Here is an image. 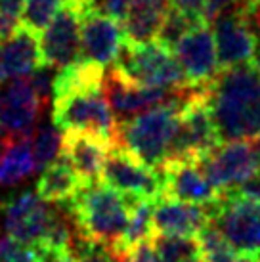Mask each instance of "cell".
I'll list each match as a JSON object with an SVG mask.
<instances>
[{
	"mask_svg": "<svg viewBox=\"0 0 260 262\" xmlns=\"http://www.w3.org/2000/svg\"><path fill=\"white\" fill-rule=\"evenodd\" d=\"M4 80H6V79H4V73H2V69H0V82H4Z\"/></svg>",
	"mask_w": 260,
	"mask_h": 262,
	"instance_id": "obj_38",
	"label": "cell"
},
{
	"mask_svg": "<svg viewBox=\"0 0 260 262\" xmlns=\"http://www.w3.org/2000/svg\"><path fill=\"white\" fill-rule=\"evenodd\" d=\"M52 211V203L40 199L36 191H23L4 205V230L14 239L36 245L46 233Z\"/></svg>",
	"mask_w": 260,
	"mask_h": 262,
	"instance_id": "obj_13",
	"label": "cell"
},
{
	"mask_svg": "<svg viewBox=\"0 0 260 262\" xmlns=\"http://www.w3.org/2000/svg\"><path fill=\"white\" fill-rule=\"evenodd\" d=\"M42 63L38 35L27 27L19 25L10 37L0 40V69L4 79L29 77Z\"/></svg>",
	"mask_w": 260,
	"mask_h": 262,
	"instance_id": "obj_18",
	"label": "cell"
},
{
	"mask_svg": "<svg viewBox=\"0 0 260 262\" xmlns=\"http://www.w3.org/2000/svg\"><path fill=\"white\" fill-rule=\"evenodd\" d=\"M209 27L210 25L207 23L195 25L172 46L174 56L180 63L188 86L201 90L209 86L222 71L218 63L214 35Z\"/></svg>",
	"mask_w": 260,
	"mask_h": 262,
	"instance_id": "obj_10",
	"label": "cell"
},
{
	"mask_svg": "<svg viewBox=\"0 0 260 262\" xmlns=\"http://www.w3.org/2000/svg\"><path fill=\"white\" fill-rule=\"evenodd\" d=\"M101 182L123 195L157 201L163 195V172L136 159L124 147L113 146L101 167Z\"/></svg>",
	"mask_w": 260,
	"mask_h": 262,
	"instance_id": "obj_8",
	"label": "cell"
},
{
	"mask_svg": "<svg viewBox=\"0 0 260 262\" xmlns=\"http://www.w3.org/2000/svg\"><path fill=\"white\" fill-rule=\"evenodd\" d=\"M124 44L121 21L98 10H82L80 21V61L105 67L113 66Z\"/></svg>",
	"mask_w": 260,
	"mask_h": 262,
	"instance_id": "obj_12",
	"label": "cell"
},
{
	"mask_svg": "<svg viewBox=\"0 0 260 262\" xmlns=\"http://www.w3.org/2000/svg\"><path fill=\"white\" fill-rule=\"evenodd\" d=\"M220 142L260 134V71L253 61L224 69L205 88Z\"/></svg>",
	"mask_w": 260,
	"mask_h": 262,
	"instance_id": "obj_1",
	"label": "cell"
},
{
	"mask_svg": "<svg viewBox=\"0 0 260 262\" xmlns=\"http://www.w3.org/2000/svg\"><path fill=\"white\" fill-rule=\"evenodd\" d=\"M33 153H35L36 168L42 170L46 165L58 159L59 153H63V134L54 123L36 124L35 132L31 136Z\"/></svg>",
	"mask_w": 260,
	"mask_h": 262,
	"instance_id": "obj_23",
	"label": "cell"
},
{
	"mask_svg": "<svg viewBox=\"0 0 260 262\" xmlns=\"http://www.w3.org/2000/svg\"><path fill=\"white\" fill-rule=\"evenodd\" d=\"M123 262H161V258L151 241H144L134 249H130L123 256Z\"/></svg>",
	"mask_w": 260,
	"mask_h": 262,
	"instance_id": "obj_31",
	"label": "cell"
},
{
	"mask_svg": "<svg viewBox=\"0 0 260 262\" xmlns=\"http://www.w3.org/2000/svg\"><path fill=\"white\" fill-rule=\"evenodd\" d=\"M210 222L209 209L161 195L153 203V233L195 237Z\"/></svg>",
	"mask_w": 260,
	"mask_h": 262,
	"instance_id": "obj_16",
	"label": "cell"
},
{
	"mask_svg": "<svg viewBox=\"0 0 260 262\" xmlns=\"http://www.w3.org/2000/svg\"><path fill=\"white\" fill-rule=\"evenodd\" d=\"M170 6H176L184 10V12H189V14L201 17L203 0H170Z\"/></svg>",
	"mask_w": 260,
	"mask_h": 262,
	"instance_id": "obj_34",
	"label": "cell"
},
{
	"mask_svg": "<svg viewBox=\"0 0 260 262\" xmlns=\"http://www.w3.org/2000/svg\"><path fill=\"white\" fill-rule=\"evenodd\" d=\"M253 142H254V147H256V151L260 153V134L256 136V138H253Z\"/></svg>",
	"mask_w": 260,
	"mask_h": 262,
	"instance_id": "obj_36",
	"label": "cell"
},
{
	"mask_svg": "<svg viewBox=\"0 0 260 262\" xmlns=\"http://www.w3.org/2000/svg\"><path fill=\"white\" fill-rule=\"evenodd\" d=\"M151 243L161 262H188L195 256H201L197 237H180V235H161L153 233Z\"/></svg>",
	"mask_w": 260,
	"mask_h": 262,
	"instance_id": "obj_24",
	"label": "cell"
},
{
	"mask_svg": "<svg viewBox=\"0 0 260 262\" xmlns=\"http://www.w3.org/2000/svg\"><path fill=\"white\" fill-rule=\"evenodd\" d=\"M180 110L182 105L168 103L117 123L115 146L124 147L147 167L161 168L168 157Z\"/></svg>",
	"mask_w": 260,
	"mask_h": 262,
	"instance_id": "obj_3",
	"label": "cell"
},
{
	"mask_svg": "<svg viewBox=\"0 0 260 262\" xmlns=\"http://www.w3.org/2000/svg\"><path fill=\"white\" fill-rule=\"evenodd\" d=\"M56 75H58V67H52L48 63L38 66L33 73L27 77L31 86L35 90L36 98L46 105L54 98V82H56Z\"/></svg>",
	"mask_w": 260,
	"mask_h": 262,
	"instance_id": "obj_30",
	"label": "cell"
},
{
	"mask_svg": "<svg viewBox=\"0 0 260 262\" xmlns=\"http://www.w3.org/2000/svg\"><path fill=\"white\" fill-rule=\"evenodd\" d=\"M40 262H75L71 249H58L48 245H35Z\"/></svg>",
	"mask_w": 260,
	"mask_h": 262,
	"instance_id": "obj_32",
	"label": "cell"
},
{
	"mask_svg": "<svg viewBox=\"0 0 260 262\" xmlns=\"http://www.w3.org/2000/svg\"><path fill=\"white\" fill-rule=\"evenodd\" d=\"M199 249H201V256L207 262H239V255L235 249L231 247L228 239L220 233L216 226L209 222L203 228L201 232L195 235Z\"/></svg>",
	"mask_w": 260,
	"mask_h": 262,
	"instance_id": "obj_25",
	"label": "cell"
},
{
	"mask_svg": "<svg viewBox=\"0 0 260 262\" xmlns=\"http://www.w3.org/2000/svg\"><path fill=\"white\" fill-rule=\"evenodd\" d=\"M111 147L113 144L90 132L73 130L63 134V157L71 163L82 186L101 180V167Z\"/></svg>",
	"mask_w": 260,
	"mask_h": 262,
	"instance_id": "obj_17",
	"label": "cell"
},
{
	"mask_svg": "<svg viewBox=\"0 0 260 262\" xmlns=\"http://www.w3.org/2000/svg\"><path fill=\"white\" fill-rule=\"evenodd\" d=\"M80 21H82V4L79 0H67L59 6L50 25L38 37L44 63L61 69L79 61Z\"/></svg>",
	"mask_w": 260,
	"mask_h": 262,
	"instance_id": "obj_9",
	"label": "cell"
},
{
	"mask_svg": "<svg viewBox=\"0 0 260 262\" xmlns=\"http://www.w3.org/2000/svg\"><path fill=\"white\" fill-rule=\"evenodd\" d=\"M8 144V134L2 128H0V161H2V155H4V149H6Z\"/></svg>",
	"mask_w": 260,
	"mask_h": 262,
	"instance_id": "obj_35",
	"label": "cell"
},
{
	"mask_svg": "<svg viewBox=\"0 0 260 262\" xmlns=\"http://www.w3.org/2000/svg\"><path fill=\"white\" fill-rule=\"evenodd\" d=\"M23 6H25V0H0V17L21 21Z\"/></svg>",
	"mask_w": 260,
	"mask_h": 262,
	"instance_id": "obj_33",
	"label": "cell"
},
{
	"mask_svg": "<svg viewBox=\"0 0 260 262\" xmlns=\"http://www.w3.org/2000/svg\"><path fill=\"white\" fill-rule=\"evenodd\" d=\"M188 262H207L203 256H195V258H191V260H188Z\"/></svg>",
	"mask_w": 260,
	"mask_h": 262,
	"instance_id": "obj_37",
	"label": "cell"
},
{
	"mask_svg": "<svg viewBox=\"0 0 260 262\" xmlns=\"http://www.w3.org/2000/svg\"><path fill=\"white\" fill-rule=\"evenodd\" d=\"M61 2H67V0H61Z\"/></svg>",
	"mask_w": 260,
	"mask_h": 262,
	"instance_id": "obj_39",
	"label": "cell"
},
{
	"mask_svg": "<svg viewBox=\"0 0 260 262\" xmlns=\"http://www.w3.org/2000/svg\"><path fill=\"white\" fill-rule=\"evenodd\" d=\"M61 4H63L61 0H25L21 12V25L36 35H40L50 25Z\"/></svg>",
	"mask_w": 260,
	"mask_h": 262,
	"instance_id": "obj_27",
	"label": "cell"
},
{
	"mask_svg": "<svg viewBox=\"0 0 260 262\" xmlns=\"http://www.w3.org/2000/svg\"><path fill=\"white\" fill-rule=\"evenodd\" d=\"M199 165L212 186L226 193L260 174V153L253 140H230L201 157Z\"/></svg>",
	"mask_w": 260,
	"mask_h": 262,
	"instance_id": "obj_7",
	"label": "cell"
},
{
	"mask_svg": "<svg viewBox=\"0 0 260 262\" xmlns=\"http://www.w3.org/2000/svg\"><path fill=\"white\" fill-rule=\"evenodd\" d=\"M52 123L63 132H90L115 146L117 119L101 88L71 90L56 96Z\"/></svg>",
	"mask_w": 260,
	"mask_h": 262,
	"instance_id": "obj_6",
	"label": "cell"
},
{
	"mask_svg": "<svg viewBox=\"0 0 260 262\" xmlns=\"http://www.w3.org/2000/svg\"><path fill=\"white\" fill-rule=\"evenodd\" d=\"M212 27L218 63L222 71L241 63H249L256 58L260 38L251 21L247 19V14L222 17L212 23Z\"/></svg>",
	"mask_w": 260,
	"mask_h": 262,
	"instance_id": "obj_15",
	"label": "cell"
},
{
	"mask_svg": "<svg viewBox=\"0 0 260 262\" xmlns=\"http://www.w3.org/2000/svg\"><path fill=\"white\" fill-rule=\"evenodd\" d=\"M36 161L31 136H8V144L0 161V186H17L35 174Z\"/></svg>",
	"mask_w": 260,
	"mask_h": 262,
	"instance_id": "obj_21",
	"label": "cell"
},
{
	"mask_svg": "<svg viewBox=\"0 0 260 262\" xmlns=\"http://www.w3.org/2000/svg\"><path fill=\"white\" fill-rule=\"evenodd\" d=\"M82 186L80 178L77 176L71 163L59 155V159L52 161L40 172V178L36 182V193L46 203L59 205L69 201L75 191Z\"/></svg>",
	"mask_w": 260,
	"mask_h": 262,
	"instance_id": "obj_20",
	"label": "cell"
},
{
	"mask_svg": "<svg viewBox=\"0 0 260 262\" xmlns=\"http://www.w3.org/2000/svg\"><path fill=\"white\" fill-rule=\"evenodd\" d=\"M0 262H40L35 245H27L10 235L0 237Z\"/></svg>",
	"mask_w": 260,
	"mask_h": 262,
	"instance_id": "obj_29",
	"label": "cell"
},
{
	"mask_svg": "<svg viewBox=\"0 0 260 262\" xmlns=\"http://www.w3.org/2000/svg\"><path fill=\"white\" fill-rule=\"evenodd\" d=\"M153 203L155 201H147V199H132V207H130V219L128 226L124 230L123 237L119 239L115 247L111 249L115 255L123 258L130 249L144 243V241H151L153 237Z\"/></svg>",
	"mask_w": 260,
	"mask_h": 262,
	"instance_id": "obj_22",
	"label": "cell"
},
{
	"mask_svg": "<svg viewBox=\"0 0 260 262\" xmlns=\"http://www.w3.org/2000/svg\"><path fill=\"white\" fill-rule=\"evenodd\" d=\"M210 222L216 226L239 258H260V199L239 191H226L209 209Z\"/></svg>",
	"mask_w": 260,
	"mask_h": 262,
	"instance_id": "obj_5",
	"label": "cell"
},
{
	"mask_svg": "<svg viewBox=\"0 0 260 262\" xmlns=\"http://www.w3.org/2000/svg\"><path fill=\"white\" fill-rule=\"evenodd\" d=\"M113 69H117L130 82L142 86L163 90H178L188 86L174 52L163 46L159 40L144 44L124 42L113 61Z\"/></svg>",
	"mask_w": 260,
	"mask_h": 262,
	"instance_id": "obj_4",
	"label": "cell"
},
{
	"mask_svg": "<svg viewBox=\"0 0 260 262\" xmlns=\"http://www.w3.org/2000/svg\"><path fill=\"white\" fill-rule=\"evenodd\" d=\"M168 8L170 0H130L121 17L124 42L144 44L155 40Z\"/></svg>",
	"mask_w": 260,
	"mask_h": 262,
	"instance_id": "obj_19",
	"label": "cell"
},
{
	"mask_svg": "<svg viewBox=\"0 0 260 262\" xmlns=\"http://www.w3.org/2000/svg\"><path fill=\"white\" fill-rule=\"evenodd\" d=\"M71 253L75 256V262H123V258L115 255L109 247L88 239L80 232H77L73 239Z\"/></svg>",
	"mask_w": 260,
	"mask_h": 262,
	"instance_id": "obj_28",
	"label": "cell"
},
{
	"mask_svg": "<svg viewBox=\"0 0 260 262\" xmlns=\"http://www.w3.org/2000/svg\"><path fill=\"white\" fill-rule=\"evenodd\" d=\"M132 199L100 180L80 186L69 201L59 205L71 214L84 237L113 249L128 226Z\"/></svg>",
	"mask_w": 260,
	"mask_h": 262,
	"instance_id": "obj_2",
	"label": "cell"
},
{
	"mask_svg": "<svg viewBox=\"0 0 260 262\" xmlns=\"http://www.w3.org/2000/svg\"><path fill=\"white\" fill-rule=\"evenodd\" d=\"M42 110L27 77L6 79L0 90V128L8 136H33Z\"/></svg>",
	"mask_w": 260,
	"mask_h": 262,
	"instance_id": "obj_11",
	"label": "cell"
},
{
	"mask_svg": "<svg viewBox=\"0 0 260 262\" xmlns=\"http://www.w3.org/2000/svg\"><path fill=\"white\" fill-rule=\"evenodd\" d=\"M163 172V195L174 197L186 203L212 207L220 199L218 191L199 163L191 161H166L161 167Z\"/></svg>",
	"mask_w": 260,
	"mask_h": 262,
	"instance_id": "obj_14",
	"label": "cell"
},
{
	"mask_svg": "<svg viewBox=\"0 0 260 262\" xmlns=\"http://www.w3.org/2000/svg\"><path fill=\"white\" fill-rule=\"evenodd\" d=\"M199 23H205L203 17L189 14V12H184V10H180V8L176 6H170L155 40H159L163 46L172 50L174 44L178 42L189 29H193L195 25H199Z\"/></svg>",
	"mask_w": 260,
	"mask_h": 262,
	"instance_id": "obj_26",
	"label": "cell"
}]
</instances>
